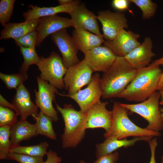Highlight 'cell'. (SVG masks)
Masks as SVG:
<instances>
[{"label":"cell","mask_w":163,"mask_h":163,"mask_svg":"<svg viewBox=\"0 0 163 163\" xmlns=\"http://www.w3.org/2000/svg\"><path fill=\"white\" fill-rule=\"evenodd\" d=\"M46 155V160L43 163H60L62 161L61 158L59 157L57 153L51 150H49Z\"/></svg>","instance_id":"d590c367"},{"label":"cell","mask_w":163,"mask_h":163,"mask_svg":"<svg viewBox=\"0 0 163 163\" xmlns=\"http://www.w3.org/2000/svg\"><path fill=\"white\" fill-rule=\"evenodd\" d=\"M73 0H58L59 5H64L71 2Z\"/></svg>","instance_id":"ab89813d"},{"label":"cell","mask_w":163,"mask_h":163,"mask_svg":"<svg viewBox=\"0 0 163 163\" xmlns=\"http://www.w3.org/2000/svg\"><path fill=\"white\" fill-rule=\"evenodd\" d=\"M153 42L151 38L146 37L142 43L128 53L124 58L133 68L137 70L149 65L155 56L152 51Z\"/></svg>","instance_id":"e0dca14e"},{"label":"cell","mask_w":163,"mask_h":163,"mask_svg":"<svg viewBox=\"0 0 163 163\" xmlns=\"http://www.w3.org/2000/svg\"><path fill=\"white\" fill-rule=\"evenodd\" d=\"M56 104L65 124L64 132L61 136L62 147L75 148L85 136L87 129L85 113L81 110H76L71 104H65L62 107Z\"/></svg>","instance_id":"3957f363"},{"label":"cell","mask_w":163,"mask_h":163,"mask_svg":"<svg viewBox=\"0 0 163 163\" xmlns=\"http://www.w3.org/2000/svg\"><path fill=\"white\" fill-rule=\"evenodd\" d=\"M107 101L98 102L88 110L85 113L86 129L102 128L108 133L112 124L113 113L109 111L106 107Z\"/></svg>","instance_id":"5bb4252c"},{"label":"cell","mask_w":163,"mask_h":163,"mask_svg":"<svg viewBox=\"0 0 163 163\" xmlns=\"http://www.w3.org/2000/svg\"><path fill=\"white\" fill-rule=\"evenodd\" d=\"M40 72V77L57 89L64 88L63 78L67 69L59 54L52 52L47 58L40 57L37 65Z\"/></svg>","instance_id":"8992f818"},{"label":"cell","mask_w":163,"mask_h":163,"mask_svg":"<svg viewBox=\"0 0 163 163\" xmlns=\"http://www.w3.org/2000/svg\"><path fill=\"white\" fill-rule=\"evenodd\" d=\"M160 95L161 100L159 101V105L163 106V90L159 91Z\"/></svg>","instance_id":"60d3db41"},{"label":"cell","mask_w":163,"mask_h":163,"mask_svg":"<svg viewBox=\"0 0 163 163\" xmlns=\"http://www.w3.org/2000/svg\"><path fill=\"white\" fill-rule=\"evenodd\" d=\"M71 26V19L68 18L55 15L39 18L36 30L38 35L36 46H40L50 35Z\"/></svg>","instance_id":"2e32d148"},{"label":"cell","mask_w":163,"mask_h":163,"mask_svg":"<svg viewBox=\"0 0 163 163\" xmlns=\"http://www.w3.org/2000/svg\"><path fill=\"white\" fill-rule=\"evenodd\" d=\"M48 146L46 142H41L38 144L29 146H22L18 145L11 146L9 152L43 157L48 152Z\"/></svg>","instance_id":"d4e9b609"},{"label":"cell","mask_w":163,"mask_h":163,"mask_svg":"<svg viewBox=\"0 0 163 163\" xmlns=\"http://www.w3.org/2000/svg\"><path fill=\"white\" fill-rule=\"evenodd\" d=\"M140 35L131 30H122L111 40H105L104 45L110 49L117 56L124 57L141 44L138 41Z\"/></svg>","instance_id":"9a60e30c"},{"label":"cell","mask_w":163,"mask_h":163,"mask_svg":"<svg viewBox=\"0 0 163 163\" xmlns=\"http://www.w3.org/2000/svg\"><path fill=\"white\" fill-rule=\"evenodd\" d=\"M84 54V60L94 72H106L113 63L117 56L104 45L95 47Z\"/></svg>","instance_id":"4fadbf2b"},{"label":"cell","mask_w":163,"mask_h":163,"mask_svg":"<svg viewBox=\"0 0 163 163\" xmlns=\"http://www.w3.org/2000/svg\"><path fill=\"white\" fill-rule=\"evenodd\" d=\"M33 118L38 135L44 136L52 140L56 139V134L53 126V120L51 117L40 111Z\"/></svg>","instance_id":"cb8c5ba5"},{"label":"cell","mask_w":163,"mask_h":163,"mask_svg":"<svg viewBox=\"0 0 163 163\" xmlns=\"http://www.w3.org/2000/svg\"><path fill=\"white\" fill-rule=\"evenodd\" d=\"M38 135L35 124L26 120L18 121L10 130V140L11 146L19 145L24 140H27Z\"/></svg>","instance_id":"603a6c76"},{"label":"cell","mask_w":163,"mask_h":163,"mask_svg":"<svg viewBox=\"0 0 163 163\" xmlns=\"http://www.w3.org/2000/svg\"><path fill=\"white\" fill-rule=\"evenodd\" d=\"M72 37L78 50L84 53L101 46L105 41L103 37L84 30H74L72 33Z\"/></svg>","instance_id":"7402d4cb"},{"label":"cell","mask_w":163,"mask_h":163,"mask_svg":"<svg viewBox=\"0 0 163 163\" xmlns=\"http://www.w3.org/2000/svg\"><path fill=\"white\" fill-rule=\"evenodd\" d=\"M162 72L159 66L153 62L137 69L134 78L118 97L129 101H145L157 90Z\"/></svg>","instance_id":"7a4b0ae2"},{"label":"cell","mask_w":163,"mask_h":163,"mask_svg":"<svg viewBox=\"0 0 163 163\" xmlns=\"http://www.w3.org/2000/svg\"><path fill=\"white\" fill-rule=\"evenodd\" d=\"M137 70L124 58L117 56L111 66L100 80L103 99L118 97L136 75Z\"/></svg>","instance_id":"6da1fadb"},{"label":"cell","mask_w":163,"mask_h":163,"mask_svg":"<svg viewBox=\"0 0 163 163\" xmlns=\"http://www.w3.org/2000/svg\"><path fill=\"white\" fill-rule=\"evenodd\" d=\"M69 14L75 30L88 31L103 37L100 31L97 16L88 10L85 4L76 7Z\"/></svg>","instance_id":"7c38bea8"},{"label":"cell","mask_w":163,"mask_h":163,"mask_svg":"<svg viewBox=\"0 0 163 163\" xmlns=\"http://www.w3.org/2000/svg\"><path fill=\"white\" fill-rule=\"evenodd\" d=\"M94 72L83 59L67 69L63 78L64 88L68 94H75L91 82Z\"/></svg>","instance_id":"52a82bcc"},{"label":"cell","mask_w":163,"mask_h":163,"mask_svg":"<svg viewBox=\"0 0 163 163\" xmlns=\"http://www.w3.org/2000/svg\"><path fill=\"white\" fill-rule=\"evenodd\" d=\"M119 158V154L116 151L97 158L93 163H116Z\"/></svg>","instance_id":"836d02e7"},{"label":"cell","mask_w":163,"mask_h":163,"mask_svg":"<svg viewBox=\"0 0 163 163\" xmlns=\"http://www.w3.org/2000/svg\"><path fill=\"white\" fill-rule=\"evenodd\" d=\"M12 102L19 112L20 120H26L30 116L33 117L39 113L38 107L32 101L29 91L23 84L16 90Z\"/></svg>","instance_id":"ac0fdd59"},{"label":"cell","mask_w":163,"mask_h":163,"mask_svg":"<svg viewBox=\"0 0 163 163\" xmlns=\"http://www.w3.org/2000/svg\"><path fill=\"white\" fill-rule=\"evenodd\" d=\"M38 86L37 91L35 89V104L40 108L41 112L51 117L55 122H57L59 118L57 111L53 105L56 95H59L58 89L42 80L40 77H37Z\"/></svg>","instance_id":"ba28073f"},{"label":"cell","mask_w":163,"mask_h":163,"mask_svg":"<svg viewBox=\"0 0 163 163\" xmlns=\"http://www.w3.org/2000/svg\"><path fill=\"white\" fill-rule=\"evenodd\" d=\"M138 7L142 12V18L148 19L155 14L157 8V4L151 0H129Z\"/></svg>","instance_id":"f1b7e54d"},{"label":"cell","mask_w":163,"mask_h":163,"mask_svg":"<svg viewBox=\"0 0 163 163\" xmlns=\"http://www.w3.org/2000/svg\"><path fill=\"white\" fill-rule=\"evenodd\" d=\"M151 152V157L149 163H156L155 160V151L158 145L156 138L152 139L149 142Z\"/></svg>","instance_id":"8d00e7d4"},{"label":"cell","mask_w":163,"mask_h":163,"mask_svg":"<svg viewBox=\"0 0 163 163\" xmlns=\"http://www.w3.org/2000/svg\"><path fill=\"white\" fill-rule=\"evenodd\" d=\"M27 73L19 72L17 73L7 74L0 73V78L8 89L16 90L27 79Z\"/></svg>","instance_id":"83f0119b"},{"label":"cell","mask_w":163,"mask_h":163,"mask_svg":"<svg viewBox=\"0 0 163 163\" xmlns=\"http://www.w3.org/2000/svg\"><path fill=\"white\" fill-rule=\"evenodd\" d=\"M160 95L159 92L153 93L147 99L139 103L120 104L131 112L136 113L146 120L148 125L145 128L159 132L163 129V123L159 107Z\"/></svg>","instance_id":"5b68a950"},{"label":"cell","mask_w":163,"mask_h":163,"mask_svg":"<svg viewBox=\"0 0 163 163\" xmlns=\"http://www.w3.org/2000/svg\"><path fill=\"white\" fill-rule=\"evenodd\" d=\"M161 163H163V156L161 157Z\"/></svg>","instance_id":"ee69618b"},{"label":"cell","mask_w":163,"mask_h":163,"mask_svg":"<svg viewBox=\"0 0 163 163\" xmlns=\"http://www.w3.org/2000/svg\"><path fill=\"white\" fill-rule=\"evenodd\" d=\"M16 112L9 108L0 106V126L11 128L18 121Z\"/></svg>","instance_id":"4dcf8cb0"},{"label":"cell","mask_w":163,"mask_h":163,"mask_svg":"<svg viewBox=\"0 0 163 163\" xmlns=\"http://www.w3.org/2000/svg\"><path fill=\"white\" fill-rule=\"evenodd\" d=\"M100 78L99 74L96 73L93 75L91 82L84 89L72 94L59 93V95L69 97L75 101L80 110L85 113L90 107L100 101L102 95L100 85Z\"/></svg>","instance_id":"9c48e42d"},{"label":"cell","mask_w":163,"mask_h":163,"mask_svg":"<svg viewBox=\"0 0 163 163\" xmlns=\"http://www.w3.org/2000/svg\"><path fill=\"white\" fill-rule=\"evenodd\" d=\"M128 111L120 103L117 102H114L112 110L111 125L109 131L104 134V138L121 139L129 136L154 137L160 135L159 132L142 128L135 124L129 118Z\"/></svg>","instance_id":"277c9868"},{"label":"cell","mask_w":163,"mask_h":163,"mask_svg":"<svg viewBox=\"0 0 163 163\" xmlns=\"http://www.w3.org/2000/svg\"><path fill=\"white\" fill-rule=\"evenodd\" d=\"M39 19L25 21L19 23H8L1 31L0 39L18 38L36 30Z\"/></svg>","instance_id":"44dd1931"},{"label":"cell","mask_w":163,"mask_h":163,"mask_svg":"<svg viewBox=\"0 0 163 163\" xmlns=\"http://www.w3.org/2000/svg\"><path fill=\"white\" fill-rule=\"evenodd\" d=\"M129 0H113L112 2V7L118 11H123L129 9Z\"/></svg>","instance_id":"e575fe53"},{"label":"cell","mask_w":163,"mask_h":163,"mask_svg":"<svg viewBox=\"0 0 163 163\" xmlns=\"http://www.w3.org/2000/svg\"><path fill=\"white\" fill-rule=\"evenodd\" d=\"M10 160H14L19 163H43V157L31 156L21 154L10 152Z\"/></svg>","instance_id":"d6a6232c"},{"label":"cell","mask_w":163,"mask_h":163,"mask_svg":"<svg viewBox=\"0 0 163 163\" xmlns=\"http://www.w3.org/2000/svg\"><path fill=\"white\" fill-rule=\"evenodd\" d=\"M80 163H86V162L83 160H81L80 161Z\"/></svg>","instance_id":"7bdbcfd3"},{"label":"cell","mask_w":163,"mask_h":163,"mask_svg":"<svg viewBox=\"0 0 163 163\" xmlns=\"http://www.w3.org/2000/svg\"><path fill=\"white\" fill-rule=\"evenodd\" d=\"M15 0L0 1V22L4 27L9 21L14 9Z\"/></svg>","instance_id":"f546056e"},{"label":"cell","mask_w":163,"mask_h":163,"mask_svg":"<svg viewBox=\"0 0 163 163\" xmlns=\"http://www.w3.org/2000/svg\"><path fill=\"white\" fill-rule=\"evenodd\" d=\"M153 137L152 136L136 137L130 140L126 138L121 139L114 138H106L103 142L96 145V157L97 158L112 153L119 148L132 146L139 141L143 140L149 142Z\"/></svg>","instance_id":"ffe728a7"},{"label":"cell","mask_w":163,"mask_h":163,"mask_svg":"<svg viewBox=\"0 0 163 163\" xmlns=\"http://www.w3.org/2000/svg\"><path fill=\"white\" fill-rule=\"evenodd\" d=\"M11 127L8 126L0 127V159L10 160L9 150L11 146L10 140Z\"/></svg>","instance_id":"4316f807"},{"label":"cell","mask_w":163,"mask_h":163,"mask_svg":"<svg viewBox=\"0 0 163 163\" xmlns=\"http://www.w3.org/2000/svg\"><path fill=\"white\" fill-rule=\"evenodd\" d=\"M160 110L161 112V117L163 123V108L160 107Z\"/></svg>","instance_id":"b9f144b4"},{"label":"cell","mask_w":163,"mask_h":163,"mask_svg":"<svg viewBox=\"0 0 163 163\" xmlns=\"http://www.w3.org/2000/svg\"><path fill=\"white\" fill-rule=\"evenodd\" d=\"M20 52L22 55L24 62L19 70V72L27 73L29 66L32 65L38 64L40 57L37 53L35 49L22 46L20 47Z\"/></svg>","instance_id":"484cf974"},{"label":"cell","mask_w":163,"mask_h":163,"mask_svg":"<svg viewBox=\"0 0 163 163\" xmlns=\"http://www.w3.org/2000/svg\"><path fill=\"white\" fill-rule=\"evenodd\" d=\"M51 38L58 48L62 54L63 63L67 69L80 62L77 56L78 50L72 37L68 34L66 29L52 34Z\"/></svg>","instance_id":"8fae6325"},{"label":"cell","mask_w":163,"mask_h":163,"mask_svg":"<svg viewBox=\"0 0 163 163\" xmlns=\"http://www.w3.org/2000/svg\"><path fill=\"white\" fill-rule=\"evenodd\" d=\"M0 106L9 108L15 111L17 116H20L19 112L15 106L12 103H11L7 101L2 96L0 95Z\"/></svg>","instance_id":"74e56055"},{"label":"cell","mask_w":163,"mask_h":163,"mask_svg":"<svg viewBox=\"0 0 163 163\" xmlns=\"http://www.w3.org/2000/svg\"><path fill=\"white\" fill-rule=\"evenodd\" d=\"M154 64L158 65H162L163 66V54L162 57L152 62ZM157 90H163V72H162L159 80Z\"/></svg>","instance_id":"f35d334b"},{"label":"cell","mask_w":163,"mask_h":163,"mask_svg":"<svg viewBox=\"0 0 163 163\" xmlns=\"http://www.w3.org/2000/svg\"><path fill=\"white\" fill-rule=\"evenodd\" d=\"M37 33L36 30L31 31L25 35L14 40L15 44L19 47L22 46L35 49Z\"/></svg>","instance_id":"1f68e13d"},{"label":"cell","mask_w":163,"mask_h":163,"mask_svg":"<svg viewBox=\"0 0 163 163\" xmlns=\"http://www.w3.org/2000/svg\"><path fill=\"white\" fill-rule=\"evenodd\" d=\"M97 16L102 24V35L106 40H113L122 30L128 28L126 17L120 11H101L98 12Z\"/></svg>","instance_id":"30bf717a"},{"label":"cell","mask_w":163,"mask_h":163,"mask_svg":"<svg viewBox=\"0 0 163 163\" xmlns=\"http://www.w3.org/2000/svg\"><path fill=\"white\" fill-rule=\"evenodd\" d=\"M81 3L79 0H74L70 3L64 5L49 7H40L30 5L29 7L31 9L23 13V16L25 21L56 15L61 13H66L69 14L76 7Z\"/></svg>","instance_id":"d6986e66"}]
</instances>
